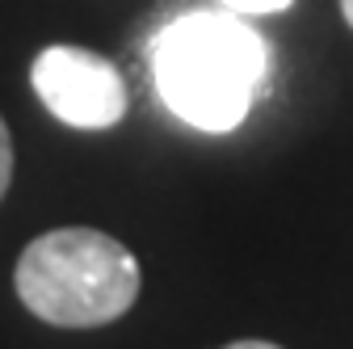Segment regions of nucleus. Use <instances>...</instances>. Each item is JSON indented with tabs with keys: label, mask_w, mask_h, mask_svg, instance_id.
<instances>
[{
	"label": "nucleus",
	"mask_w": 353,
	"mask_h": 349,
	"mask_svg": "<svg viewBox=\"0 0 353 349\" xmlns=\"http://www.w3.org/2000/svg\"><path fill=\"white\" fill-rule=\"evenodd\" d=\"M270 47L228 9H194L168 21L152 42V76L160 101L198 130H232L252 110Z\"/></svg>",
	"instance_id": "obj_1"
},
{
	"label": "nucleus",
	"mask_w": 353,
	"mask_h": 349,
	"mask_svg": "<svg viewBox=\"0 0 353 349\" xmlns=\"http://www.w3.org/2000/svg\"><path fill=\"white\" fill-rule=\"evenodd\" d=\"M13 282L38 320L97 328L130 312L139 295V261L97 228H59L21 252Z\"/></svg>",
	"instance_id": "obj_2"
},
{
	"label": "nucleus",
	"mask_w": 353,
	"mask_h": 349,
	"mask_svg": "<svg viewBox=\"0 0 353 349\" xmlns=\"http://www.w3.org/2000/svg\"><path fill=\"white\" fill-rule=\"evenodd\" d=\"M34 93L59 122L76 130H105L126 118V80L122 72L84 47H47L38 51L34 68Z\"/></svg>",
	"instance_id": "obj_3"
},
{
	"label": "nucleus",
	"mask_w": 353,
	"mask_h": 349,
	"mask_svg": "<svg viewBox=\"0 0 353 349\" xmlns=\"http://www.w3.org/2000/svg\"><path fill=\"white\" fill-rule=\"evenodd\" d=\"M228 13H240V17H270V13H282L290 9L294 0H219Z\"/></svg>",
	"instance_id": "obj_4"
},
{
	"label": "nucleus",
	"mask_w": 353,
	"mask_h": 349,
	"mask_svg": "<svg viewBox=\"0 0 353 349\" xmlns=\"http://www.w3.org/2000/svg\"><path fill=\"white\" fill-rule=\"evenodd\" d=\"M9 181H13V139H9L5 118H0V198H5Z\"/></svg>",
	"instance_id": "obj_5"
},
{
	"label": "nucleus",
	"mask_w": 353,
	"mask_h": 349,
	"mask_svg": "<svg viewBox=\"0 0 353 349\" xmlns=\"http://www.w3.org/2000/svg\"><path fill=\"white\" fill-rule=\"evenodd\" d=\"M223 349H282V345H270V341H236V345H223Z\"/></svg>",
	"instance_id": "obj_6"
},
{
	"label": "nucleus",
	"mask_w": 353,
	"mask_h": 349,
	"mask_svg": "<svg viewBox=\"0 0 353 349\" xmlns=\"http://www.w3.org/2000/svg\"><path fill=\"white\" fill-rule=\"evenodd\" d=\"M341 13H345V21L353 26V0H341Z\"/></svg>",
	"instance_id": "obj_7"
}]
</instances>
